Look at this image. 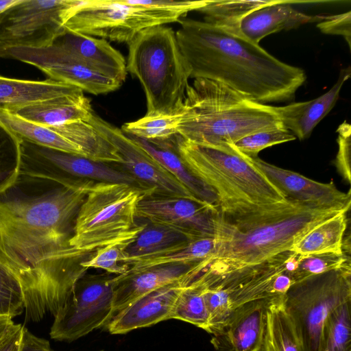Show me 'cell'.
Here are the masks:
<instances>
[{"mask_svg": "<svg viewBox=\"0 0 351 351\" xmlns=\"http://www.w3.org/2000/svg\"><path fill=\"white\" fill-rule=\"evenodd\" d=\"M91 182L66 186L19 174L0 193V268L21 285L26 321L57 311L87 271L89 254L69 240Z\"/></svg>", "mask_w": 351, "mask_h": 351, "instance_id": "cell-1", "label": "cell"}, {"mask_svg": "<svg viewBox=\"0 0 351 351\" xmlns=\"http://www.w3.org/2000/svg\"><path fill=\"white\" fill-rule=\"evenodd\" d=\"M178 22L176 38L191 77L221 82L262 104L293 99L306 80L303 69L280 61L241 34L204 21Z\"/></svg>", "mask_w": 351, "mask_h": 351, "instance_id": "cell-2", "label": "cell"}, {"mask_svg": "<svg viewBox=\"0 0 351 351\" xmlns=\"http://www.w3.org/2000/svg\"><path fill=\"white\" fill-rule=\"evenodd\" d=\"M342 211L286 199L247 211L219 212L215 250L204 261V270L221 275L291 250L315 226Z\"/></svg>", "mask_w": 351, "mask_h": 351, "instance_id": "cell-3", "label": "cell"}, {"mask_svg": "<svg viewBox=\"0 0 351 351\" xmlns=\"http://www.w3.org/2000/svg\"><path fill=\"white\" fill-rule=\"evenodd\" d=\"M280 109L221 82L195 78L186 90L178 132L197 145L232 144L255 132L285 128Z\"/></svg>", "mask_w": 351, "mask_h": 351, "instance_id": "cell-4", "label": "cell"}, {"mask_svg": "<svg viewBox=\"0 0 351 351\" xmlns=\"http://www.w3.org/2000/svg\"><path fill=\"white\" fill-rule=\"evenodd\" d=\"M174 143L190 171L216 195L219 212L247 211L286 201L251 158L230 144L197 145L178 134Z\"/></svg>", "mask_w": 351, "mask_h": 351, "instance_id": "cell-5", "label": "cell"}, {"mask_svg": "<svg viewBox=\"0 0 351 351\" xmlns=\"http://www.w3.org/2000/svg\"><path fill=\"white\" fill-rule=\"evenodd\" d=\"M128 45L127 71L143 87L146 114H171L180 110L191 70L176 32L165 25L154 26L141 32Z\"/></svg>", "mask_w": 351, "mask_h": 351, "instance_id": "cell-6", "label": "cell"}, {"mask_svg": "<svg viewBox=\"0 0 351 351\" xmlns=\"http://www.w3.org/2000/svg\"><path fill=\"white\" fill-rule=\"evenodd\" d=\"M203 1L82 0L64 24L71 32L129 44L143 30L178 22Z\"/></svg>", "mask_w": 351, "mask_h": 351, "instance_id": "cell-7", "label": "cell"}, {"mask_svg": "<svg viewBox=\"0 0 351 351\" xmlns=\"http://www.w3.org/2000/svg\"><path fill=\"white\" fill-rule=\"evenodd\" d=\"M149 189L124 183L90 182L77 213L71 247L86 253L133 241L143 229L136 223V207Z\"/></svg>", "mask_w": 351, "mask_h": 351, "instance_id": "cell-8", "label": "cell"}, {"mask_svg": "<svg viewBox=\"0 0 351 351\" xmlns=\"http://www.w3.org/2000/svg\"><path fill=\"white\" fill-rule=\"evenodd\" d=\"M351 300L350 261L293 282L282 298L304 351H320L323 329L330 314Z\"/></svg>", "mask_w": 351, "mask_h": 351, "instance_id": "cell-9", "label": "cell"}, {"mask_svg": "<svg viewBox=\"0 0 351 351\" xmlns=\"http://www.w3.org/2000/svg\"><path fill=\"white\" fill-rule=\"evenodd\" d=\"M295 254L285 251L221 275L204 270L208 283L204 298L210 315L208 333L217 331L238 306L253 300L280 297L274 290V282L280 273L289 271V264Z\"/></svg>", "mask_w": 351, "mask_h": 351, "instance_id": "cell-10", "label": "cell"}, {"mask_svg": "<svg viewBox=\"0 0 351 351\" xmlns=\"http://www.w3.org/2000/svg\"><path fill=\"white\" fill-rule=\"evenodd\" d=\"M82 0H18L0 13V47L42 48L62 34Z\"/></svg>", "mask_w": 351, "mask_h": 351, "instance_id": "cell-11", "label": "cell"}, {"mask_svg": "<svg viewBox=\"0 0 351 351\" xmlns=\"http://www.w3.org/2000/svg\"><path fill=\"white\" fill-rule=\"evenodd\" d=\"M19 174L76 186L90 180L97 182L135 185L138 181L128 172L80 155L20 141Z\"/></svg>", "mask_w": 351, "mask_h": 351, "instance_id": "cell-12", "label": "cell"}, {"mask_svg": "<svg viewBox=\"0 0 351 351\" xmlns=\"http://www.w3.org/2000/svg\"><path fill=\"white\" fill-rule=\"evenodd\" d=\"M112 278L108 275L82 276L66 303L53 315L50 337L72 342L95 329L105 328L112 310Z\"/></svg>", "mask_w": 351, "mask_h": 351, "instance_id": "cell-13", "label": "cell"}, {"mask_svg": "<svg viewBox=\"0 0 351 351\" xmlns=\"http://www.w3.org/2000/svg\"><path fill=\"white\" fill-rule=\"evenodd\" d=\"M218 208L191 199L149 193L138 202L136 219L162 226L188 239L215 237Z\"/></svg>", "mask_w": 351, "mask_h": 351, "instance_id": "cell-14", "label": "cell"}, {"mask_svg": "<svg viewBox=\"0 0 351 351\" xmlns=\"http://www.w3.org/2000/svg\"><path fill=\"white\" fill-rule=\"evenodd\" d=\"M0 58H11L32 64L45 73L49 79L95 95L108 93L121 86L90 69L54 44L42 48L2 47Z\"/></svg>", "mask_w": 351, "mask_h": 351, "instance_id": "cell-15", "label": "cell"}, {"mask_svg": "<svg viewBox=\"0 0 351 351\" xmlns=\"http://www.w3.org/2000/svg\"><path fill=\"white\" fill-rule=\"evenodd\" d=\"M87 122L114 146L122 159L121 165L138 183L144 184L154 194L201 202L120 128L107 122L94 111Z\"/></svg>", "mask_w": 351, "mask_h": 351, "instance_id": "cell-16", "label": "cell"}, {"mask_svg": "<svg viewBox=\"0 0 351 351\" xmlns=\"http://www.w3.org/2000/svg\"><path fill=\"white\" fill-rule=\"evenodd\" d=\"M251 159L287 200L312 208L349 210L350 191H341L332 181L319 182L269 164L258 157Z\"/></svg>", "mask_w": 351, "mask_h": 351, "instance_id": "cell-17", "label": "cell"}, {"mask_svg": "<svg viewBox=\"0 0 351 351\" xmlns=\"http://www.w3.org/2000/svg\"><path fill=\"white\" fill-rule=\"evenodd\" d=\"M202 265L201 262L197 264L157 265L138 271L128 270L124 274L113 277L110 319L128 305L149 292L182 280L195 279L203 271Z\"/></svg>", "mask_w": 351, "mask_h": 351, "instance_id": "cell-18", "label": "cell"}, {"mask_svg": "<svg viewBox=\"0 0 351 351\" xmlns=\"http://www.w3.org/2000/svg\"><path fill=\"white\" fill-rule=\"evenodd\" d=\"M273 299L253 300L236 308L213 334L210 342L215 350L261 351L267 311Z\"/></svg>", "mask_w": 351, "mask_h": 351, "instance_id": "cell-19", "label": "cell"}, {"mask_svg": "<svg viewBox=\"0 0 351 351\" xmlns=\"http://www.w3.org/2000/svg\"><path fill=\"white\" fill-rule=\"evenodd\" d=\"M193 280L178 281L142 295L115 315L105 328L110 334L122 335L171 319L180 293Z\"/></svg>", "mask_w": 351, "mask_h": 351, "instance_id": "cell-20", "label": "cell"}, {"mask_svg": "<svg viewBox=\"0 0 351 351\" xmlns=\"http://www.w3.org/2000/svg\"><path fill=\"white\" fill-rule=\"evenodd\" d=\"M53 44L93 71L121 84L124 82L127 75L126 61L106 39L66 29Z\"/></svg>", "mask_w": 351, "mask_h": 351, "instance_id": "cell-21", "label": "cell"}, {"mask_svg": "<svg viewBox=\"0 0 351 351\" xmlns=\"http://www.w3.org/2000/svg\"><path fill=\"white\" fill-rule=\"evenodd\" d=\"M291 1L276 0L271 4L256 9L239 23L240 34L248 40L258 44L267 36L282 30L295 29L312 22H319L322 15H308L293 8Z\"/></svg>", "mask_w": 351, "mask_h": 351, "instance_id": "cell-22", "label": "cell"}, {"mask_svg": "<svg viewBox=\"0 0 351 351\" xmlns=\"http://www.w3.org/2000/svg\"><path fill=\"white\" fill-rule=\"evenodd\" d=\"M350 74V66L342 69L332 88L316 99L280 106L285 128L300 140L308 138L316 125L335 106L341 89Z\"/></svg>", "mask_w": 351, "mask_h": 351, "instance_id": "cell-23", "label": "cell"}, {"mask_svg": "<svg viewBox=\"0 0 351 351\" xmlns=\"http://www.w3.org/2000/svg\"><path fill=\"white\" fill-rule=\"evenodd\" d=\"M7 110L45 127L87 121L93 112L90 99L84 94L54 98Z\"/></svg>", "mask_w": 351, "mask_h": 351, "instance_id": "cell-24", "label": "cell"}, {"mask_svg": "<svg viewBox=\"0 0 351 351\" xmlns=\"http://www.w3.org/2000/svg\"><path fill=\"white\" fill-rule=\"evenodd\" d=\"M82 94L83 91L76 86L49 78L33 81L0 75V108L5 110Z\"/></svg>", "mask_w": 351, "mask_h": 351, "instance_id": "cell-25", "label": "cell"}, {"mask_svg": "<svg viewBox=\"0 0 351 351\" xmlns=\"http://www.w3.org/2000/svg\"><path fill=\"white\" fill-rule=\"evenodd\" d=\"M127 135L183 184L195 197L218 208V199L215 193L190 171L177 153L173 141L176 136L167 141H149Z\"/></svg>", "mask_w": 351, "mask_h": 351, "instance_id": "cell-26", "label": "cell"}, {"mask_svg": "<svg viewBox=\"0 0 351 351\" xmlns=\"http://www.w3.org/2000/svg\"><path fill=\"white\" fill-rule=\"evenodd\" d=\"M215 247V237L186 240L151 254L127 259L123 263L129 265L130 271L169 264H197L208 258Z\"/></svg>", "mask_w": 351, "mask_h": 351, "instance_id": "cell-27", "label": "cell"}, {"mask_svg": "<svg viewBox=\"0 0 351 351\" xmlns=\"http://www.w3.org/2000/svg\"><path fill=\"white\" fill-rule=\"evenodd\" d=\"M78 147L84 157L105 162L122 164L114 146L87 121H76L47 127Z\"/></svg>", "mask_w": 351, "mask_h": 351, "instance_id": "cell-28", "label": "cell"}, {"mask_svg": "<svg viewBox=\"0 0 351 351\" xmlns=\"http://www.w3.org/2000/svg\"><path fill=\"white\" fill-rule=\"evenodd\" d=\"M347 212L342 211L315 226L293 245L291 250L301 256L343 253Z\"/></svg>", "mask_w": 351, "mask_h": 351, "instance_id": "cell-29", "label": "cell"}, {"mask_svg": "<svg viewBox=\"0 0 351 351\" xmlns=\"http://www.w3.org/2000/svg\"><path fill=\"white\" fill-rule=\"evenodd\" d=\"M282 298H274L268 306L261 351H304L295 326L284 308Z\"/></svg>", "mask_w": 351, "mask_h": 351, "instance_id": "cell-30", "label": "cell"}, {"mask_svg": "<svg viewBox=\"0 0 351 351\" xmlns=\"http://www.w3.org/2000/svg\"><path fill=\"white\" fill-rule=\"evenodd\" d=\"M0 123L20 141L56 149L84 157L82 150L47 127L25 120L10 111L0 108Z\"/></svg>", "mask_w": 351, "mask_h": 351, "instance_id": "cell-31", "label": "cell"}, {"mask_svg": "<svg viewBox=\"0 0 351 351\" xmlns=\"http://www.w3.org/2000/svg\"><path fill=\"white\" fill-rule=\"evenodd\" d=\"M207 286L205 276L199 274L182 290L171 319L188 322L208 332L210 315L204 298Z\"/></svg>", "mask_w": 351, "mask_h": 351, "instance_id": "cell-32", "label": "cell"}, {"mask_svg": "<svg viewBox=\"0 0 351 351\" xmlns=\"http://www.w3.org/2000/svg\"><path fill=\"white\" fill-rule=\"evenodd\" d=\"M276 0H207L197 11L204 15V21L230 32L240 34L239 23L251 12L269 5Z\"/></svg>", "mask_w": 351, "mask_h": 351, "instance_id": "cell-33", "label": "cell"}, {"mask_svg": "<svg viewBox=\"0 0 351 351\" xmlns=\"http://www.w3.org/2000/svg\"><path fill=\"white\" fill-rule=\"evenodd\" d=\"M181 108L171 114H145L142 118L124 123L121 130L125 134L149 141H164L178 134Z\"/></svg>", "mask_w": 351, "mask_h": 351, "instance_id": "cell-34", "label": "cell"}, {"mask_svg": "<svg viewBox=\"0 0 351 351\" xmlns=\"http://www.w3.org/2000/svg\"><path fill=\"white\" fill-rule=\"evenodd\" d=\"M186 240L190 239L171 229L146 223L135 239L126 247L123 263L127 259L151 254Z\"/></svg>", "mask_w": 351, "mask_h": 351, "instance_id": "cell-35", "label": "cell"}, {"mask_svg": "<svg viewBox=\"0 0 351 351\" xmlns=\"http://www.w3.org/2000/svg\"><path fill=\"white\" fill-rule=\"evenodd\" d=\"M351 300L338 306L326 319L320 351H351Z\"/></svg>", "mask_w": 351, "mask_h": 351, "instance_id": "cell-36", "label": "cell"}, {"mask_svg": "<svg viewBox=\"0 0 351 351\" xmlns=\"http://www.w3.org/2000/svg\"><path fill=\"white\" fill-rule=\"evenodd\" d=\"M20 140L0 123V193L19 175Z\"/></svg>", "mask_w": 351, "mask_h": 351, "instance_id": "cell-37", "label": "cell"}, {"mask_svg": "<svg viewBox=\"0 0 351 351\" xmlns=\"http://www.w3.org/2000/svg\"><path fill=\"white\" fill-rule=\"evenodd\" d=\"M350 261L346 253H323L299 255L296 267L292 273L293 282L309 276L338 268Z\"/></svg>", "mask_w": 351, "mask_h": 351, "instance_id": "cell-38", "label": "cell"}, {"mask_svg": "<svg viewBox=\"0 0 351 351\" xmlns=\"http://www.w3.org/2000/svg\"><path fill=\"white\" fill-rule=\"evenodd\" d=\"M133 241L99 247L88 259L84 261L82 265L87 269H101L117 276L124 274L130 268L129 265L123 263L125 250Z\"/></svg>", "mask_w": 351, "mask_h": 351, "instance_id": "cell-39", "label": "cell"}, {"mask_svg": "<svg viewBox=\"0 0 351 351\" xmlns=\"http://www.w3.org/2000/svg\"><path fill=\"white\" fill-rule=\"evenodd\" d=\"M296 137L285 128L255 132L243 137L232 144L234 149L250 158L274 145L293 141Z\"/></svg>", "mask_w": 351, "mask_h": 351, "instance_id": "cell-40", "label": "cell"}, {"mask_svg": "<svg viewBox=\"0 0 351 351\" xmlns=\"http://www.w3.org/2000/svg\"><path fill=\"white\" fill-rule=\"evenodd\" d=\"M24 311V296L19 282L0 268V315L13 319Z\"/></svg>", "mask_w": 351, "mask_h": 351, "instance_id": "cell-41", "label": "cell"}, {"mask_svg": "<svg viewBox=\"0 0 351 351\" xmlns=\"http://www.w3.org/2000/svg\"><path fill=\"white\" fill-rule=\"evenodd\" d=\"M338 134V152L335 165L341 176L350 183V144L351 126L347 121L340 124L337 130Z\"/></svg>", "mask_w": 351, "mask_h": 351, "instance_id": "cell-42", "label": "cell"}, {"mask_svg": "<svg viewBox=\"0 0 351 351\" xmlns=\"http://www.w3.org/2000/svg\"><path fill=\"white\" fill-rule=\"evenodd\" d=\"M317 28L325 34L339 35L343 37L350 49L351 12L330 15H322Z\"/></svg>", "mask_w": 351, "mask_h": 351, "instance_id": "cell-43", "label": "cell"}, {"mask_svg": "<svg viewBox=\"0 0 351 351\" xmlns=\"http://www.w3.org/2000/svg\"><path fill=\"white\" fill-rule=\"evenodd\" d=\"M23 328L12 321L0 335V351H19Z\"/></svg>", "mask_w": 351, "mask_h": 351, "instance_id": "cell-44", "label": "cell"}, {"mask_svg": "<svg viewBox=\"0 0 351 351\" xmlns=\"http://www.w3.org/2000/svg\"><path fill=\"white\" fill-rule=\"evenodd\" d=\"M19 351H53L49 341L36 336L23 326Z\"/></svg>", "mask_w": 351, "mask_h": 351, "instance_id": "cell-45", "label": "cell"}, {"mask_svg": "<svg viewBox=\"0 0 351 351\" xmlns=\"http://www.w3.org/2000/svg\"><path fill=\"white\" fill-rule=\"evenodd\" d=\"M12 319L0 315V334H1L8 325L12 322Z\"/></svg>", "mask_w": 351, "mask_h": 351, "instance_id": "cell-46", "label": "cell"}, {"mask_svg": "<svg viewBox=\"0 0 351 351\" xmlns=\"http://www.w3.org/2000/svg\"><path fill=\"white\" fill-rule=\"evenodd\" d=\"M18 0H0V13L11 5L15 3Z\"/></svg>", "mask_w": 351, "mask_h": 351, "instance_id": "cell-47", "label": "cell"}, {"mask_svg": "<svg viewBox=\"0 0 351 351\" xmlns=\"http://www.w3.org/2000/svg\"><path fill=\"white\" fill-rule=\"evenodd\" d=\"M5 329H6V328H5ZM3 332H4V331H3ZM3 332H2V333H3ZM2 333H1V334H2ZM1 334H0V335H1Z\"/></svg>", "mask_w": 351, "mask_h": 351, "instance_id": "cell-48", "label": "cell"}]
</instances>
